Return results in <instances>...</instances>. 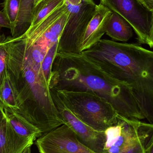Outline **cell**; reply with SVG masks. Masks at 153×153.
I'll list each match as a JSON object with an SVG mask.
<instances>
[{"mask_svg":"<svg viewBox=\"0 0 153 153\" xmlns=\"http://www.w3.org/2000/svg\"><path fill=\"white\" fill-rule=\"evenodd\" d=\"M133 30L130 24L120 15L112 12L106 27L107 35L117 42L128 41L133 36Z\"/></svg>","mask_w":153,"mask_h":153,"instance_id":"4fadbf2b","label":"cell"},{"mask_svg":"<svg viewBox=\"0 0 153 153\" xmlns=\"http://www.w3.org/2000/svg\"><path fill=\"white\" fill-rule=\"evenodd\" d=\"M1 42L6 51L7 71L19 95L23 117L42 135L63 124L55 106L50 89L45 85L19 40L6 38Z\"/></svg>","mask_w":153,"mask_h":153,"instance_id":"3957f363","label":"cell"},{"mask_svg":"<svg viewBox=\"0 0 153 153\" xmlns=\"http://www.w3.org/2000/svg\"><path fill=\"white\" fill-rule=\"evenodd\" d=\"M1 45V42H0V46Z\"/></svg>","mask_w":153,"mask_h":153,"instance_id":"83f0119b","label":"cell"},{"mask_svg":"<svg viewBox=\"0 0 153 153\" xmlns=\"http://www.w3.org/2000/svg\"><path fill=\"white\" fill-rule=\"evenodd\" d=\"M146 8L153 11V0H139Z\"/></svg>","mask_w":153,"mask_h":153,"instance_id":"603a6c76","label":"cell"},{"mask_svg":"<svg viewBox=\"0 0 153 153\" xmlns=\"http://www.w3.org/2000/svg\"><path fill=\"white\" fill-rule=\"evenodd\" d=\"M4 117V114L3 110L2 111H0V123Z\"/></svg>","mask_w":153,"mask_h":153,"instance_id":"cb8c5ba5","label":"cell"},{"mask_svg":"<svg viewBox=\"0 0 153 153\" xmlns=\"http://www.w3.org/2000/svg\"><path fill=\"white\" fill-rule=\"evenodd\" d=\"M142 121L118 116L116 123L105 131L102 153H123L135 141Z\"/></svg>","mask_w":153,"mask_h":153,"instance_id":"9c48e42d","label":"cell"},{"mask_svg":"<svg viewBox=\"0 0 153 153\" xmlns=\"http://www.w3.org/2000/svg\"><path fill=\"white\" fill-rule=\"evenodd\" d=\"M3 106L2 102H1V97H0V108H2V107H3Z\"/></svg>","mask_w":153,"mask_h":153,"instance_id":"4316f807","label":"cell"},{"mask_svg":"<svg viewBox=\"0 0 153 153\" xmlns=\"http://www.w3.org/2000/svg\"><path fill=\"white\" fill-rule=\"evenodd\" d=\"M3 27L10 29V25L3 12L0 11V29Z\"/></svg>","mask_w":153,"mask_h":153,"instance_id":"44dd1931","label":"cell"},{"mask_svg":"<svg viewBox=\"0 0 153 153\" xmlns=\"http://www.w3.org/2000/svg\"><path fill=\"white\" fill-rule=\"evenodd\" d=\"M101 4L124 18L136 34L138 44L153 47V11L139 0H100Z\"/></svg>","mask_w":153,"mask_h":153,"instance_id":"8992f818","label":"cell"},{"mask_svg":"<svg viewBox=\"0 0 153 153\" xmlns=\"http://www.w3.org/2000/svg\"><path fill=\"white\" fill-rule=\"evenodd\" d=\"M40 1V0H34V7Z\"/></svg>","mask_w":153,"mask_h":153,"instance_id":"484cf974","label":"cell"},{"mask_svg":"<svg viewBox=\"0 0 153 153\" xmlns=\"http://www.w3.org/2000/svg\"><path fill=\"white\" fill-rule=\"evenodd\" d=\"M36 144L40 153H96L82 143L65 124L42 135Z\"/></svg>","mask_w":153,"mask_h":153,"instance_id":"52a82bcc","label":"cell"},{"mask_svg":"<svg viewBox=\"0 0 153 153\" xmlns=\"http://www.w3.org/2000/svg\"><path fill=\"white\" fill-rule=\"evenodd\" d=\"M65 1L66 0H40L33 8L30 27L36 25L47 15L63 4Z\"/></svg>","mask_w":153,"mask_h":153,"instance_id":"2e32d148","label":"cell"},{"mask_svg":"<svg viewBox=\"0 0 153 153\" xmlns=\"http://www.w3.org/2000/svg\"><path fill=\"white\" fill-rule=\"evenodd\" d=\"M20 1V0H4L3 3V12L10 23V29L13 27L18 16Z\"/></svg>","mask_w":153,"mask_h":153,"instance_id":"d6986e66","label":"cell"},{"mask_svg":"<svg viewBox=\"0 0 153 153\" xmlns=\"http://www.w3.org/2000/svg\"><path fill=\"white\" fill-rule=\"evenodd\" d=\"M82 53L132 89L142 113L153 123V52L138 43L101 39Z\"/></svg>","mask_w":153,"mask_h":153,"instance_id":"7a4b0ae2","label":"cell"},{"mask_svg":"<svg viewBox=\"0 0 153 153\" xmlns=\"http://www.w3.org/2000/svg\"><path fill=\"white\" fill-rule=\"evenodd\" d=\"M34 0H20L17 19L10 29L12 37L22 35L31 24V17L34 8Z\"/></svg>","mask_w":153,"mask_h":153,"instance_id":"5bb4252c","label":"cell"},{"mask_svg":"<svg viewBox=\"0 0 153 153\" xmlns=\"http://www.w3.org/2000/svg\"><path fill=\"white\" fill-rule=\"evenodd\" d=\"M145 151V153H153V137L151 138L146 143Z\"/></svg>","mask_w":153,"mask_h":153,"instance_id":"7402d4cb","label":"cell"},{"mask_svg":"<svg viewBox=\"0 0 153 153\" xmlns=\"http://www.w3.org/2000/svg\"><path fill=\"white\" fill-rule=\"evenodd\" d=\"M58 44L57 43L54 45L49 50L41 64L39 74L41 80L49 89V82L52 74V66L56 54L57 52Z\"/></svg>","mask_w":153,"mask_h":153,"instance_id":"ac0fdd59","label":"cell"},{"mask_svg":"<svg viewBox=\"0 0 153 153\" xmlns=\"http://www.w3.org/2000/svg\"><path fill=\"white\" fill-rule=\"evenodd\" d=\"M51 95L59 116L75 133L79 141L96 153H102L105 142L104 132L98 131L78 119L59 100L53 89Z\"/></svg>","mask_w":153,"mask_h":153,"instance_id":"ba28073f","label":"cell"},{"mask_svg":"<svg viewBox=\"0 0 153 153\" xmlns=\"http://www.w3.org/2000/svg\"><path fill=\"white\" fill-rule=\"evenodd\" d=\"M0 97L4 107L12 109L19 108L18 91L8 72L0 86Z\"/></svg>","mask_w":153,"mask_h":153,"instance_id":"9a60e30c","label":"cell"},{"mask_svg":"<svg viewBox=\"0 0 153 153\" xmlns=\"http://www.w3.org/2000/svg\"><path fill=\"white\" fill-rule=\"evenodd\" d=\"M6 58V49L1 43V45L0 46V86L1 85L4 79L8 74Z\"/></svg>","mask_w":153,"mask_h":153,"instance_id":"ffe728a7","label":"cell"},{"mask_svg":"<svg viewBox=\"0 0 153 153\" xmlns=\"http://www.w3.org/2000/svg\"><path fill=\"white\" fill-rule=\"evenodd\" d=\"M152 137H153V124L142 121L138 137L133 145L123 153H145L146 144Z\"/></svg>","mask_w":153,"mask_h":153,"instance_id":"e0dca14e","label":"cell"},{"mask_svg":"<svg viewBox=\"0 0 153 153\" xmlns=\"http://www.w3.org/2000/svg\"><path fill=\"white\" fill-rule=\"evenodd\" d=\"M49 85L50 89L94 92L106 99L119 116L145 119L130 86L107 74L82 53H56Z\"/></svg>","mask_w":153,"mask_h":153,"instance_id":"6da1fadb","label":"cell"},{"mask_svg":"<svg viewBox=\"0 0 153 153\" xmlns=\"http://www.w3.org/2000/svg\"><path fill=\"white\" fill-rule=\"evenodd\" d=\"M112 12L104 5H96L95 12L90 21L80 45L81 53L98 43L106 32V27Z\"/></svg>","mask_w":153,"mask_h":153,"instance_id":"30bf717a","label":"cell"},{"mask_svg":"<svg viewBox=\"0 0 153 153\" xmlns=\"http://www.w3.org/2000/svg\"><path fill=\"white\" fill-rule=\"evenodd\" d=\"M22 153H31V146L26 148Z\"/></svg>","mask_w":153,"mask_h":153,"instance_id":"d4e9b609","label":"cell"},{"mask_svg":"<svg viewBox=\"0 0 153 153\" xmlns=\"http://www.w3.org/2000/svg\"><path fill=\"white\" fill-rule=\"evenodd\" d=\"M36 139L22 137L16 134L4 115L0 123V153H22Z\"/></svg>","mask_w":153,"mask_h":153,"instance_id":"8fae6325","label":"cell"},{"mask_svg":"<svg viewBox=\"0 0 153 153\" xmlns=\"http://www.w3.org/2000/svg\"><path fill=\"white\" fill-rule=\"evenodd\" d=\"M51 89L78 119L97 131L104 132L117 122L114 107L94 92Z\"/></svg>","mask_w":153,"mask_h":153,"instance_id":"277c9868","label":"cell"},{"mask_svg":"<svg viewBox=\"0 0 153 153\" xmlns=\"http://www.w3.org/2000/svg\"><path fill=\"white\" fill-rule=\"evenodd\" d=\"M69 15L57 46V53H80V45L95 12L93 0H66Z\"/></svg>","mask_w":153,"mask_h":153,"instance_id":"5b68a950","label":"cell"},{"mask_svg":"<svg viewBox=\"0 0 153 153\" xmlns=\"http://www.w3.org/2000/svg\"><path fill=\"white\" fill-rule=\"evenodd\" d=\"M4 116L16 134L22 137L39 138L42 135L41 131L22 116L17 110L3 107Z\"/></svg>","mask_w":153,"mask_h":153,"instance_id":"7c38bea8","label":"cell"}]
</instances>
